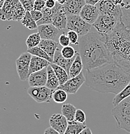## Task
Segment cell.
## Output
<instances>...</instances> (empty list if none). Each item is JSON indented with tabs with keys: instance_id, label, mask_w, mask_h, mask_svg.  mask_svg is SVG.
<instances>
[{
	"instance_id": "6da1fadb",
	"label": "cell",
	"mask_w": 130,
	"mask_h": 134,
	"mask_svg": "<svg viewBox=\"0 0 130 134\" xmlns=\"http://www.w3.org/2000/svg\"><path fill=\"white\" fill-rule=\"evenodd\" d=\"M130 81V75L115 64H106L92 70H87L86 85L101 93H119Z\"/></svg>"
},
{
	"instance_id": "7a4b0ae2",
	"label": "cell",
	"mask_w": 130,
	"mask_h": 134,
	"mask_svg": "<svg viewBox=\"0 0 130 134\" xmlns=\"http://www.w3.org/2000/svg\"><path fill=\"white\" fill-rule=\"evenodd\" d=\"M100 36L115 63L130 75V30L122 20L118 22L111 32L100 34Z\"/></svg>"
},
{
	"instance_id": "3957f363",
	"label": "cell",
	"mask_w": 130,
	"mask_h": 134,
	"mask_svg": "<svg viewBox=\"0 0 130 134\" xmlns=\"http://www.w3.org/2000/svg\"><path fill=\"white\" fill-rule=\"evenodd\" d=\"M78 45L84 68L87 70L114 63L111 54L98 32L87 33L82 36Z\"/></svg>"
},
{
	"instance_id": "277c9868",
	"label": "cell",
	"mask_w": 130,
	"mask_h": 134,
	"mask_svg": "<svg viewBox=\"0 0 130 134\" xmlns=\"http://www.w3.org/2000/svg\"><path fill=\"white\" fill-rule=\"evenodd\" d=\"M111 114L117 121V126L130 133V96L114 107Z\"/></svg>"
},
{
	"instance_id": "5b68a950",
	"label": "cell",
	"mask_w": 130,
	"mask_h": 134,
	"mask_svg": "<svg viewBox=\"0 0 130 134\" xmlns=\"http://www.w3.org/2000/svg\"><path fill=\"white\" fill-rule=\"evenodd\" d=\"M120 20L122 19L111 14H99L97 19L92 25L100 34H107L113 31Z\"/></svg>"
},
{
	"instance_id": "8992f818",
	"label": "cell",
	"mask_w": 130,
	"mask_h": 134,
	"mask_svg": "<svg viewBox=\"0 0 130 134\" xmlns=\"http://www.w3.org/2000/svg\"><path fill=\"white\" fill-rule=\"evenodd\" d=\"M92 25L87 23L79 14H72L67 16V30H73L78 36H83L89 33Z\"/></svg>"
},
{
	"instance_id": "52a82bcc",
	"label": "cell",
	"mask_w": 130,
	"mask_h": 134,
	"mask_svg": "<svg viewBox=\"0 0 130 134\" xmlns=\"http://www.w3.org/2000/svg\"><path fill=\"white\" fill-rule=\"evenodd\" d=\"M54 90L46 86H30L27 93L32 98L38 103H49L53 99Z\"/></svg>"
},
{
	"instance_id": "ba28073f",
	"label": "cell",
	"mask_w": 130,
	"mask_h": 134,
	"mask_svg": "<svg viewBox=\"0 0 130 134\" xmlns=\"http://www.w3.org/2000/svg\"><path fill=\"white\" fill-rule=\"evenodd\" d=\"M31 58L32 54L26 52L22 53L16 61V70L19 79L22 81H25L29 77V65Z\"/></svg>"
},
{
	"instance_id": "9c48e42d",
	"label": "cell",
	"mask_w": 130,
	"mask_h": 134,
	"mask_svg": "<svg viewBox=\"0 0 130 134\" xmlns=\"http://www.w3.org/2000/svg\"><path fill=\"white\" fill-rule=\"evenodd\" d=\"M96 6L99 14H111L122 19V12L120 5H117L113 0H100Z\"/></svg>"
},
{
	"instance_id": "30bf717a",
	"label": "cell",
	"mask_w": 130,
	"mask_h": 134,
	"mask_svg": "<svg viewBox=\"0 0 130 134\" xmlns=\"http://www.w3.org/2000/svg\"><path fill=\"white\" fill-rule=\"evenodd\" d=\"M52 24L59 30H64L67 26V14L63 5L56 2L52 8Z\"/></svg>"
},
{
	"instance_id": "8fae6325",
	"label": "cell",
	"mask_w": 130,
	"mask_h": 134,
	"mask_svg": "<svg viewBox=\"0 0 130 134\" xmlns=\"http://www.w3.org/2000/svg\"><path fill=\"white\" fill-rule=\"evenodd\" d=\"M85 82L86 77L82 72L77 76L69 78L65 83L59 85L58 88L63 89L68 94H75Z\"/></svg>"
},
{
	"instance_id": "7c38bea8",
	"label": "cell",
	"mask_w": 130,
	"mask_h": 134,
	"mask_svg": "<svg viewBox=\"0 0 130 134\" xmlns=\"http://www.w3.org/2000/svg\"><path fill=\"white\" fill-rule=\"evenodd\" d=\"M38 33L41 40H51L58 42L60 30L57 29L53 24H43L38 26Z\"/></svg>"
},
{
	"instance_id": "4fadbf2b",
	"label": "cell",
	"mask_w": 130,
	"mask_h": 134,
	"mask_svg": "<svg viewBox=\"0 0 130 134\" xmlns=\"http://www.w3.org/2000/svg\"><path fill=\"white\" fill-rule=\"evenodd\" d=\"M79 15L87 23L93 25L99 16V12L96 5L86 3L82 8Z\"/></svg>"
},
{
	"instance_id": "5bb4252c",
	"label": "cell",
	"mask_w": 130,
	"mask_h": 134,
	"mask_svg": "<svg viewBox=\"0 0 130 134\" xmlns=\"http://www.w3.org/2000/svg\"><path fill=\"white\" fill-rule=\"evenodd\" d=\"M47 81V68H43L29 75L28 82L30 86H45Z\"/></svg>"
},
{
	"instance_id": "9a60e30c",
	"label": "cell",
	"mask_w": 130,
	"mask_h": 134,
	"mask_svg": "<svg viewBox=\"0 0 130 134\" xmlns=\"http://www.w3.org/2000/svg\"><path fill=\"white\" fill-rule=\"evenodd\" d=\"M49 124L59 134H64L68 125V121L63 114H55L50 117Z\"/></svg>"
},
{
	"instance_id": "2e32d148",
	"label": "cell",
	"mask_w": 130,
	"mask_h": 134,
	"mask_svg": "<svg viewBox=\"0 0 130 134\" xmlns=\"http://www.w3.org/2000/svg\"><path fill=\"white\" fill-rule=\"evenodd\" d=\"M19 0H5L3 6L0 10V20L12 21L14 11Z\"/></svg>"
},
{
	"instance_id": "e0dca14e",
	"label": "cell",
	"mask_w": 130,
	"mask_h": 134,
	"mask_svg": "<svg viewBox=\"0 0 130 134\" xmlns=\"http://www.w3.org/2000/svg\"><path fill=\"white\" fill-rule=\"evenodd\" d=\"M86 4L85 0H66L63 5L67 16L79 14L81 10Z\"/></svg>"
},
{
	"instance_id": "ac0fdd59",
	"label": "cell",
	"mask_w": 130,
	"mask_h": 134,
	"mask_svg": "<svg viewBox=\"0 0 130 134\" xmlns=\"http://www.w3.org/2000/svg\"><path fill=\"white\" fill-rule=\"evenodd\" d=\"M76 55L71 59L65 58L63 56L62 54H61L60 48H58L56 50L55 53H54V57H53V63L59 65V66L62 67V68H64V69L67 72V73L69 74V68L70 67H71V65H72L73 61L75 60V58H76Z\"/></svg>"
},
{
	"instance_id": "d6986e66",
	"label": "cell",
	"mask_w": 130,
	"mask_h": 134,
	"mask_svg": "<svg viewBox=\"0 0 130 134\" xmlns=\"http://www.w3.org/2000/svg\"><path fill=\"white\" fill-rule=\"evenodd\" d=\"M51 64V63L47 61L45 59L40 58V57L32 55L31 59H30V65H29V74L40 70L43 68H46Z\"/></svg>"
},
{
	"instance_id": "ffe728a7",
	"label": "cell",
	"mask_w": 130,
	"mask_h": 134,
	"mask_svg": "<svg viewBox=\"0 0 130 134\" xmlns=\"http://www.w3.org/2000/svg\"><path fill=\"white\" fill-rule=\"evenodd\" d=\"M38 46L42 48L51 58L53 59L56 50L60 48V44L58 43V42L54 40H41Z\"/></svg>"
},
{
	"instance_id": "44dd1931",
	"label": "cell",
	"mask_w": 130,
	"mask_h": 134,
	"mask_svg": "<svg viewBox=\"0 0 130 134\" xmlns=\"http://www.w3.org/2000/svg\"><path fill=\"white\" fill-rule=\"evenodd\" d=\"M83 68V62H82V58H81L79 52H78L76 55V58H75V60L73 61L72 65H71L69 68V75L70 78L75 77L79 75L82 72Z\"/></svg>"
},
{
	"instance_id": "7402d4cb",
	"label": "cell",
	"mask_w": 130,
	"mask_h": 134,
	"mask_svg": "<svg viewBox=\"0 0 130 134\" xmlns=\"http://www.w3.org/2000/svg\"><path fill=\"white\" fill-rule=\"evenodd\" d=\"M47 68V81L45 86L49 88L54 90L58 88L60 83L58 77L55 74V72L53 70L51 65H49Z\"/></svg>"
},
{
	"instance_id": "603a6c76",
	"label": "cell",
	"mask_w": 130,
	"mask_h": 134,
	"mask_svg": "<svg viewBox=\"0 0 130 134\" xmlns=\"http://www.w3.org/2000/svg\"><path fill=\"white\" fill-rule=\"evenodd\" d=\"M85 123L73 121H68V125L64 134H80L84 128H86Z\"/></svg>"
},
{
	"instance_id": "cb8c5ba5",
	"label": "cell",
	"mask_w": 130,
	"mask_h": 134,
	"mask_svg": "<svg viewBox=\"0 0 130 134\" xmlns=\"http://www.w3.org/2000/svg\"><path fill=\"white\" fill-rule=\"evenodd\" d=\"M50 65L53 68V70L55 72L56 75L58 77L60 85L65 83L69 79L70 77L69 74L67 73V72L64 68L59 66V65H56V64L53 63L50 64Z\"/></svg>"
},
{
	"instance_id": "d4e9b609",
	"label": "cell",
	"mask_w": 130,
	"mask_h": 134,
	"mask_svg": "<svg viewBox=\"0 0 130 134\" xmlns=\"http://www.w3.org/2000/svg\"><path fill=\"white\" fill-rule=\"evenodd\" d=\"M122 12V21L130 30V0H123L120 5Z\"/></svg>"
},
{
	"instance_id": "484cf974",
	"label": "cell",
	"mask_w": 130,
	"mask_h": 134,
	"mask_svg": "<svg viewBox=\"0 0 130 134\" xmlns=\"http://www.w3.org/2000/svg\"><path fill=\"white\" fill-rule=\"evenodd\" d=\"M76 107L71 103H65L61 107V114L64 115L68 121L75 120V113L76 111Z\"/></svg>"
},
{
	"instance_id": "4316f807",
	"label": "cell",
	"mask_w": 130,
	"mask_h": 134,
	"mask_svg": "<svg viewBox=\"0 0 130 134\" xmlns=\"http://www.w3.org/2000/svg\"><path fill=\"white\" fill-rule=\"evenodd\" d=\"M21 23L23 26H25L29 30H35V29H38V26L37 23L33 18L29 11H26L25 14L21 21Z\"/></svg>"
},
{
	"instance_id": "83f0119b",
	"label": "cell",
	"mask_w": 130,
	"mask_h": 134,
	"mask_svg": "<svg viewBox=\"0 0 130 134\" xmlns=\"http://www.w3.org/2000/svg\"><path fill=\"white\" fill-rule=\"evenodd\" d=\"M28 52H29L30 54H31L33 55H36V56L40 57V58H42L47 59V61H49L51 63H52L53 62V59L51 58L43 50L42 48H40L39 46H36V47H33V48H28L27 51Z\"/></svg>"
},
{
	"instance_id": "f1b7e54d",
	"label": "cell",
	"mask_w": 130,
	"mask_h": 134,
	"mask_svg": "<svg viewBox=\"0 0 130 134\" xmlns=\"http://www.w3.org/2000/svg\"><path fill=\"white\" fill-rule=\"evenodd\" d=\"M43 17L40 20L38 21V26L43 24H52V8L45 7L42 10Z\"/></svg>"
},
{
	"instance_id": "f546056e",
	"label": "cell",
	"mask_w": 130,
	"mask_h": 134,
	"mask_svg": "<svg viewBox=\"0 0 130 134\" xmlns=\"http://www.w3.org/2000/svg\"><path fill=\"white\" fill-rule=\"evenodd\" d=\"M67 94L68 93L63 89L57 88L53 92V100L56 103H64L67 99Z\"/></svg>"
},
{
	"instance_id": "4dcf8cb0",
	"label": "cell",
	"mask_w": 130,
	"mask_h": 134,
	"mask_svg": "<svg viewBox=\"0 0 130 134\" xmlns=\"http://www.w3.org/2000/svg\"><path fill=\"white\" fill-rule=\"evenodd\" d=\"M130 96V81L127 85V86L123 89L122 91L118 94L115 95V97H114L113 100V104L114 107L117 106L121 100L124 99L126 98L127 97Z\"/></svg>"
},
{
	"instance_id": "1f68e13d",
	"label": "cell",
	"mask_w": 130,
	"mask_h": 134,
	"mask_svg": "<svg viewBox=\"0 0 130 134\" xmlns=\"http://www.w3.org/2000/svg\"><path fill=\"white\" fill-rule=\"evenodd\" d=\"M41 40V36L38 32L32 34L27 39L25 42L27 47L28 48H30L38 46Z\"/></svg>"
},
{
	"instance_id": "d6a6232c",
	"label": "cell",
	"mask_w": 130,
	"mask_h": 134,
	"mask_svg": "<svg viewBox=\"0 0 130 134\" xmlns=\"http://www.w3.org/2000/svg\"><path fill=\"white\" fill-rule=\"evenodd\" d=\"M61 53L65 58L71 59L75 57L78 52L75 50L73 47L69 45L66 47H63V48L61 49Z\"/></svg>"
},
{
	"instance_id": "836d02e7",
	"label": "cell",
	"mask_w": 130,
	"mask_h": 134,
	"mask_svg": "<svg viewBox=\"0 0 130 134\" xmlns=\"http://www.w3.org/2000/svg\"><path fill=\"white\" fill-rule=\"evenodd\" d=\"M67 36H68L69 39V41L71 44H75V45H78L79 42H78V34L75 31L73 30H68L67 32Z\"/></svg>"
},
{
	"instance_id": "e575fe53",
	"label": "cell",
	"mask_w": 130,
	"mask_h": 134,
	"mask_svg": "<svg viewBox=\"0 0 130 134\" xmlns=\"http://www.w3.org/2000/svg\"><path fill=\"white\" fill-rule=\"evenodd\" d=\"M86 117L84 111H82L80 109H77L76 111V113H75V121L80 122H82V123H85V122H86Z\"/></svg>"
},
{
	"instance_id": "d590c367",
	"label": "cell",
	"mask_w": 130,
	"mask_h": 134,
	"mask_svg": "<svg viewBox=\"0 0 130 134\" xmlns=\"http://www.w3.org/2000/svg\"><path fill=\"white\" fill-rule=\"evenodd\" d=\"M58 43L61 47H66L70 45V41L68 36L65 33H63L58 37Z\"/></svg>"
},
{
	"instance_id": "8d00e7d4",
	"label": "cell",
	"mask_w": 130,
	"mask_h": 134,
	"mask_svg": "<svg viewBox=\"0 0 130 134\" xmlns=\"http://www.w3.org/2000/svg\"><path fill=\"white\" fill-rule=\"evenodd\" d=\"M20 3L26 11H30L34 9V1L33 0H19Z\"/></svg>"
},
{
	"instance_id": "74e56055",
	"label": "cell",
	"mask_w": 130,
	"mask_h": 134,
	"mask_svg": "<svg viewBox=\"0 0 130 134\" xmlns=\"http://www.w3.org/2000/svg\"><path fill=\"white\" fill-rule=\"evenodd\" d=\"M45 7V1H44V0H36L34 1V10L42 11Z\"/></svg>"
},
{
	"instance_id": "f35d334b",
	"label": "cell",
	"mask_w": 130,
	"mask_h": 134,
	"mask_svg": "<svg viewBox=\"0 0 130 134\" xmlns=\"http://www.w3.org/2000/svg\"><path fill=\"white\" fill-rule=\"evenodd\" d=\"M30 12V14H31L32 17H33V18L34 19L35 21H36V22H37L38 21L40 20V19L42 18L43 13L41 11L36 10L33 9V10H32Z\"/></svg>"
},
{
	"instance_id": "ab89813d",
	"label": "cell",
	"mask_w": 130,
	"mask_h": 134,
	"mask_svg": "<svg viewBox=\"0 0 130 134\" xmlns=\"http://www.w3.org/2000/svg\"><path fill=\"white\" fill-rule=\"evenodd\" d=\"M43 133L45 134H59L58 132H57L56 130L54 129V128H52V127L50 126V127L47 128L44 131Z\"/></svg>"
},
{
	"instance_id": "60d3db41",
	"label": "cell",
	"mask_w": 130,
	"mask_h": 134,
	"mask_svg": "<svg viewBox=\"0 0 130 134\" xmlns=\"http://www.w3.org/2000/svg\"><path fill=\"white\" fill-rule=\"evenodd\" d=\"M56 5V1L54 0H47L45 1V7L49 8H53Z\"/></svg>"
},
{
	"instance_id": "b9f144b4",
	"label": "cell",
	"mask_w": 130,
	"mask_h": 134,
	"mask_svg": "<svg viewBox=\"0 0 130 134\" xmlns=\"http://www.w3.org/2000/svg\"><path fill=\"white\" fill-rule=\"evenodd\" d=\"M80 134H92V132L90 128L86 127V128H84V129L80 132Z\"/></svg>"
},
{
	"instance_id": "7bdbcfd3",
	"label": "cell",
	"mask_w": 130,
	"mask_h": 134,
	"mask_svg": "<svg viewBox=\"0 0 130 134\" xmlns=\"http://www.w3.org/2000/svg\"><path fill=\"white\" fill-rule=\"evenodd\" d=\"M86 3L87 4H91V5H95L100 0H85Z\"/></svg>"
},
{
	"instance_id": "ee69618b",
	"label": "cell",
	"mask_w": 130,
	"mask_h": 134,
	"mask_svg": "<svg viewBox=\"0 0 130 134\" xmlns=\"http://www.w3.org/2000/svg\"><path fill=\"white\" fill-rule=\"evenodd\" d=\"M113 3L117 5H121L122 3L123 2V0H113Z\"/></svg>"
},
{
	"instance_id": "f6af8a7d",
	"label": "cell",
	"mask_w": 130,
	"mask_h": 134,
	"mask_svg": "<svg viewBox=\"0 0 130 134\" xmlns=\"http://www.w3.org/2000/svg\"><path fill=\"white\" fill-rule=\"evenodd\" d=\"M54 1H55L56 2L58 3L61 4V5H64L65 3V1H66V0H54Z\"/></svg>"
},
{
	"instance_id": "bcb514c9",
	"label": "cell",
	"mask_w": 130,
	"mask_h": 134,
	"mask_svg": "<svg viewBox=\"0 0 130 134\" xmlns=\"http://www.w3.org/2000/svg\"><path fill=\"white\" fill-rule=\"evenodd\" d=\"M5 2V0H0V10H1V8L3 7Z\"/></svg>"
},
{
	"instance_id": "7dc6e473",
	"label": "cell",
	"mask_w": 130,
	"mask_h": 134,
	"mask_svg": "<svg viewBox=\"0 0 130 134\" xmlns=\"http://www.w3.org/2000/svg\"><path fill=\"white\" fill-rule=\"evenodd\" d=\"M33 1H36V0H33Z\"/></svg>"
},
{
	"instance_id": "c3c4849f",
	"label": "cell",
	"mask_w": 130,
	"mask_h": 134,
	"mask_svg": "<svg viewBox=\"0 0 130 134\" xmlns=\"http://www.w3.org/2000/svg\"><path fill=\"white\" fill-rule=\"evenodd\" d=\"M44 1H47V0H44Z\"/></svg>"
}]
</instances>
